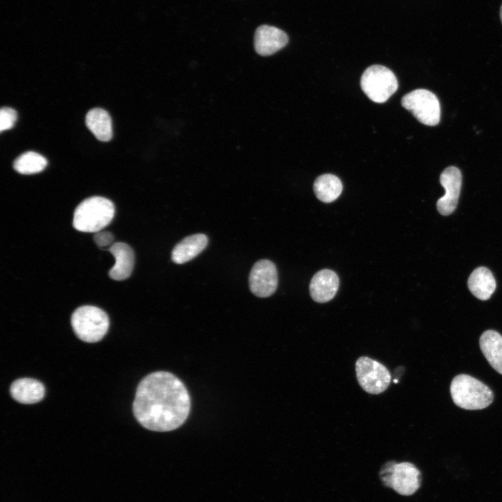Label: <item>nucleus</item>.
I'll return each instance as SVG.
<instances>
[{
  "label": "nucleus",
  "instance_id": "obj_1",
  "mask_svg": "<svg viewBox=\"0 0 502 502\" xmlns=\"http://www.w3.org/2000/svg\"><path fill=\"white\" fill-rule=\"evenodd\" d=\"M132 410L144 427L169 432L181 427L190 411V398L183 383L165 371L151 373L142 379L136 390Z\"/></svg>",
  "mask_w": 502,
  "mask_h": 502
},
{
  "label": "nucleus",
  "instance_id": "obj_2",
  "mask_svg": "<svg viewBox=\"0 0 502 502\" xmlns=\"http://www.w3.org/2000/svg\"><path fill=\"white\" fill-rule=\"evenodd\" d=\"M114 212V205L108 199L98 196L87 198L75 210L73 227L79 231L96 233L110 223Z\"/></svg>",
  "mask_w": 502,
  "mask_h": 502
},
{
  "label": "nucleus",
  "instance_id": "obj_3",
  "mask_svg": "<svg viewBox=\"0 0 502 502\" xmlns=\"http://www.w3.org/2000/svg\"><path fill=\"white\" fill-rule=\"evenodd\" d=\"M453 402L467 410H479L492 404L494 395L485 383L468 374H458L450 383Z\"/></svg>",
  "mask_w": 502,
  "mask_h": 502
},
{
  "label": "nucleus",
  "instance_id": "obj_4",
  "mask_svg": "<svg viewBox=\"0 0 502 502\" xmlns=\"http://www.w3.org/2000/svg\"><path fill=\"white\" fill-rule=\"evenodd\" d=\"M379 478L383 486L406 496L414 494L422 482L421 473L413 463L395 460L387 461L382 464Z\"/></svg>",
  "mask_w": 502,
  "mask_h": 502
},
{
  "label": "nucleus",
  "instance_id": "obj_5",
  "mask_svg": "<svg viewBox=\"0 0 502 502\" xmlns=\"http://www.w3.org/2000/svg\"><path fill=\"white\" fill-rule=\"evenodd\" d=\"M71 325L81 340L93 343L100 341L107 332L109 321L102 309L84 305L77 308L71 317Z\"/></svg>",
  "mask_w": 502,
  "mask_h": 502
},
{
  "label": "nucleus",
  "instance_id": "obj_6",
  "mask_svg": "<svg viewBox=\"0 0 502 502\" xmlns=\"http://www.w3.org/2000/svg\"><path fill=\"white\" fill-rule=\"evenodd\" d=\"M360 86L373 102H386L397 89L396 76L388 68L381 65L368 67L363 73Z\"/></svg>",
  "mask_w": 502,
  "mask_h": 502
},
{
  "label": "nucleus",
  "instance_id": "obj_7",
  "mask_svg": "<svg viewBox=\"0 0 502 502\" xmlns=\"http://www.w3.org/2000/svg\"><path fill=\"white\" fill-rule=\"evenodd\" d=\"M402 105L421 123L434 126L440 121L441 108L437 97L426 89H416L403 96Z\"/></svg>",
  "mask_w": 502,
  "mask_h": 502
},
{
  "label": "nucleus",
  "instance_id": "obj_8",
  "mask_svg": "<svg viewBox=\"0 0 502 502\" xmlns=\"http://www.w3.org/2000/svg\"><path fill=\"white\" fill-rule=\"evenodd\" d=\"M358 382L365 392L378 395L390 385L391 376L383 364L367 356L360 357L356 362Z\"/></svg>",
  "mask_w": 502,
  "mask_h": 502
},
{
  "label": "nucleus",
  "instance_id": "obj_9",
  "mask_svg": "<svg viewBox=\"0 0 502 502\" xmlns=\"http://www.w3.org/2000/svg\"><path fill=\"white\" fill-rule=\"evenodd\" d=\"M278 282L275 265L269 260L261 259L252 266L249 276L250 291L257 296L266 298L273 294Z\"/></svg>",
  "mask_w": 502,
  "mask_h": 502
},
{
  "label": "nucleus",
  "instance_id": "obj_10",
  "mask_svg": "<svg viewBox=\"0 0 502 502\" xmlns=\"http://www.w3.org/2000/svg\"><path fill=\"white\" fill-rule=\"evenodd\" d=\"M445 195L439 199L436 208L440 214L448 215L456 208L462 186V174L457 167L446 168L440 176Z\"/></svg>",
  "mask_w": 502,
  "mask_h": 502
},
{
  "label": "nucleus",
  "instance_id": "obj_11",
  "mask_svg": "<svg viewBox=\"0 0 502 502\" xmlns=\"http://www.w3.org/2000/svg\"><path fill=\"white\" fill-rule=\"evenodd\" d=\"M288 40V36L282 30L269 25H261L255 31L254 47L259 55L269 56L283 48Z\"/></svg>",
  "mask_w": 502,
  "mask_h": 502
},
{
  "label": "nucleus",
  "instance_id": "obj_12",
  "mask_svg": "<svg viewBox=\"0 0 502 502\" xmlns=\"http://www.w3.org/2000/svg\"><path fill=\"white\" fill-rule=\"evenodd\" d=\"M339 284V277L334 271L329 269L321 270L310 281V296L316 302H328L335 296Z\"/></svg>",
  "mask_w": 502,
  "mask_h": 502
},
{
  "label": "nucleus",
  "instance_id": "obj_13",
  "mask_svg": "<svg viewBox=\"0 0 502 502\" xmlns=\"http://www.w3.org/2000/svg\"><path fill=\"white\" fill-rule=\"evenodd\" d=\"M108 251L115 259L114 265L109 271V276L114 280L128 278L133 270L135 254L132 249L126 243H114Z\"/></svg>",
  "mask_w": 502,
  "mask_h": 502
},
{
  "label": "nucleus",
  "instance_id": "obj_14",
  "mask_svg": "<svg viewBox=\"0 0 502 502\" xmlns=\"http://www.w3.org/2000/svg\"><path fill=\"white\" fill-rule=\"evenodd\" d=\"M11 397L17 402L31 404L40 402L45 395L43 384L34 379L22 378L14 381L10 386Z\"/></svg>",
  "mask_w": 502,
  "mask_h": 502
},
{
  "label": "nucleus",
  "instance_id": "obj_15",
  "mask_svg": "<svg viewBox=\"0 0 502 502\" xmlns=\"http://www.w3.org/2000/svg\"><path fill=\"white\" fill-rule=\"evenodd\" d=\"M207 243L208 237L204 234L187 236L173 248L172 260L178 264L186 263L200 254Z\"/></svg>",
  "mask_w": 502,
  "mask_h": 502
},
{
  "label": "nucleus",
  "instance_id": "obj_16",
  "mask_svg": "<svg viewBox=\"0 0 502 502\" xmlns=\"http://www.w3.org/2000/svg\"><path fill=\"white\" fill-rule=\"evenodd\" d=\"M479 344L489 365L502 374V336L494 330H487L481 335Z\"/></svg>",
  "mask_w": 502,
  "mask_h": 502
},
{
  "label": "nucleus",
  "instance_id": "obj_17",
  "mask_svg": "<svg viewBox=\"0 0 502 502\" xmlns=\"http://www.w3.org/2000/svg\"><path fill=\"white\" fill-rule=\"evenodd\" d=\"M496 286L493 274L483 266L476 268L468 279L470 291L481 301L488 300L494 292Z\"/></svg>",
  "mask_w": 502,
  "mask_h": 502
},
{
  "label": "nucleus",
  "instance_id": "obj_18",
  "mask_svg": "<svg viewBox=\"0 0 502 502\" xmlns=\"http://www.w3.org/2000/svg\"><path fill=\"white\" fill-rule=\"evenodd\" d=\"M89 130L100 141L108 142L112 137V119L108 112L100 108L88 112L85 119Z\"/></svg>",
  "mask_w": 502,
  "mask_h": 502
},
{
  "label": "nucleus",
  "instance_id": "obj_19",
  "mask_svg": "<svg viewBox=\"0 0 502 502\" xmlns=\"http://www.w3.org/2000/svg\"><path fill=\"white\" fill-rule=\"evenodd\" d=\"M313 189L316 197L320 201L330 203L340 195L342 184L337 176L331 174H325L316 178Z\"/></svg>",
  "mask_w": 502,
  "mask_h": 502
},
{
  "label": "nucleus",
  "instance_id": "obj_20",
  "mask_svg": "<svg viewBox=\"0 0 502 502\" xmlns=\"http://www.w3.org/2000/svg\"><path fill=\"white\" fill-rule=\"evenodd\" d=\"M47 164V161L43 155L33 151H28L15 160L13 167L20 174H32L42 172Z\"/></svg>",
  "mask_w": 502,
  "mask_h": 502
},
{
  "label": "nucleus",
  "instance_id": "obj_21",
  "mask_svg": "<svg viewBox=\"0 0 502 502\" xmlns=\"http://www.w3.org/2000/svg\"><path fill=\"white\" fill-rule=\"evenodd\" d=\"M17 121V112L13 108L3 107L0 111V131L3 132L13 127Z\"/></svg>",
  "mask_w": 502,
  "mask_h": 502
},
{
  "label": "nucleus",
  "instance_id": "obj_22",
  "mask_svg": "<svg viewBox=\"0 0 502 502\" xmlns=\"http://www.w3.org/2000/svg\"><path fill=\"white\" fill-rule=\"evenodd\" d=\"M93 240L98 247L108 250L114 243V236L109 231H98L93 236Z\"/></svg>",
  "mask_w": 502,
  "mask_h": 502
},
{
  "label": "nucleus",
  "instance_id": "obj_23",
  "mask_svg": "<svg viewBox=\"0 0 502 502\" xmlns=\"http://www.w3.org/2000/svg\"><path fill=\"white\" fill-rule=\"evenodd\" d=\"M500 17H501V20L502 22V4L501 6V9H500Z\"/></svg>",
  "mask_w": 502,
  "mask_h": 502
}]
</instances>
